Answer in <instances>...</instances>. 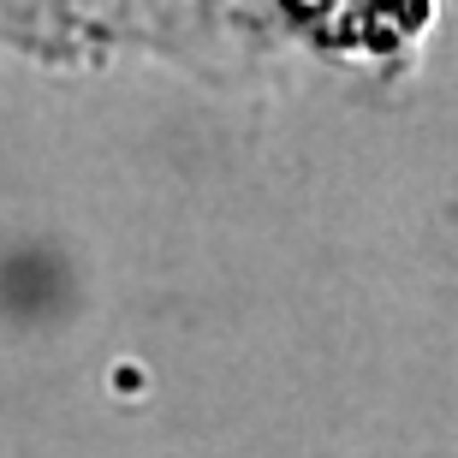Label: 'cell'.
<instances>
[{
	"mask_svg": "<svg viewBox=\"0 0 458 458\" xmlns=\"http://www.w3.org/2000/svg\"><path fill=\"white\" fill-rule=\"evenodd\" d=\"M292 42H310L345 60L405 54L435 18V0H274Z\"/></svg>",
	"mask_w": 458,
	"mask_h": 458,
	"instance_id": "cell-1",
	"label": "cell"
}]
</instances>
